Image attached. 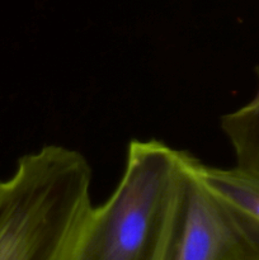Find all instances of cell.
I'll return each mask as SVG.
<instances>
[{
  "instance_id": "5b68a950",
  "label": "cell",
  "mask_w": 259,
  "mask_h": 260,
  "mask_svg": "<svg viewBox=\"0 0 259 260\" xmlns=\"http://www.w3.org/2000/svg\"><path fill=\"white\" fill-rule=\"evenodd\" d=\"M245 114L246 117H248L249 121H250L256 128H259V88L255 96H254V99H251V101L245 106Z\"/></svg>"
},
{
  "instance_id": "277c9868",
  "label": "cell",
  "mask_w": 259,
  "mask_h": 260,
  "mask_svg": "<svg viewBox=\"0 0 259 260\" xmlns=\"http://www.w3.org/2000/svg\"><path fill=\"white\" fill-rule=\"evenodd\" d=\"M193 168L201 182L216 196L259 221V172L236 165L231 169L208 167L195 157Z\"/></svg>"
},
{
  "instance_id": "7a4b0ae2",
  "label": "cell",
  "mask_w": 259,
  "mask_h": 260,
  "mask_svg": "<svg viewBox=\"0 0 259 260\" xmlns=\"http://www.w3.org/2000/svg\"><path fill=\"white\" fill-rule=\"evenodd\" d=\"M187 151L132 140L111 197L89 210L71 260H161L179 205Z\"/></svg>"
},
{
  "instance_id": "6da1fadb",
  "label": "cell",
  "mask_w": 259,
  "mask_h": 260,
  "mask_svg": "<svg viewBox=\"0 0 259 260\" xmlns=\"http://www.w3.org/2000/svg\"><path fill=\"white\" fill-rule=\"evenodd\" d=\"M91 168L81 152L46 145L0 180V260H71L91 208Z\"/></svg>"
},
{
  "instance_id": "3957f363",
  "label": "cell",
  "mask_w": 259,
  "mask_h": 260,
  "mask_svg": "<svg viewBox=\"0 0 259 260\" xmlns=\"http://www.w3.org/2000/svg\"><path fill=\"white\" fill-rule=\"evenodd\" d=\"M188 152L179 205L161 260H259V221L208 189Z\"/></svg>"
}]
</instances>
